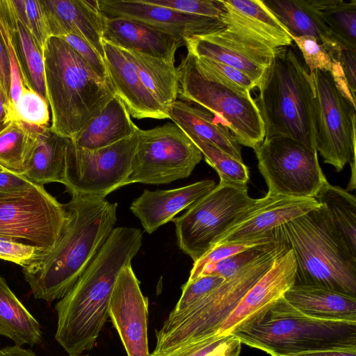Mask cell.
Listing matches in <instances>:
<instances>
[{"label":"cell","mask_w":356,"mask_h":356,"mask_svg":"<svg viewBox=\"0 0 356 356\" xmlns=\"http://www.w3.org/2000/svg\"><path fill=\"white\" fill-rule=\"evenodd\" d=\"M136 227H118L70 291L56 304L55 339L70 356L91 350L109 317V302L120 272L142 246Z\"/></svg>","instance_id":"obj_1"},{"label":"cell","mask_w":356,"mask_h":356,"mask_svg":"<svg viewBox=\"0 0 356 356\" xmlns=\"http://www.w3.org/2000/svg\"><path fill=\"white\" fill-rule=\"evenodd\" d=\"M68 222L54 248L23 268L33 296L61 299L92 261L117 221V203L104 197L72 196L65 204Z\"/></svg>","instance_id":"obj_2"},{"label":"cell","mask_w":356,"mask_h":356,"mask_svg":"<svg viewBox=\"0 0 356 356\" xmlns=\"http://www.w3.org/2000/svg\"><path fill=\"white\" fill-rule=\"evenodd\" d=\"M51 129L74 138L116 95L102 77L63 39L51 36L42 51Z\"/></svg>","instance_id":"obj_3"},{"label":"cell","mask_w":356,"mask_h":356,"mask_svg":"<svg viewBox=\"0 0 356 356\" xmlns=\"http://www.w3.org/2000/svg\"><path fill=\"white\" fill-rule=\"evenodd\" d=\"M257 88L264 138H289L316 149L313 80L292 48L276 51Z\"/></svg>","instance_id":"obj_4"},{"label":"cell","mask_w":356,"mask_h":356,"mask_svg":"<svg viewBox=\"0 0 356 356\" xmlns=\"http://www.w3.org/2000/svg\"><path fill=\"white\" fill-rule=\"evenodd\" d=\"M275 234L293 251L294 284L325 287L356 298V258L345 248L322 204L277 227Z\"/></svg>","instance_id":"obj_5"},{"label":"cell","mask_w":356,"mask_h":356,"mask_svg":"<svg viewBox=\"0 0 356 356\" xmlns=\"http://www.w3.org/2000/svg\"><path fill=\"white\" fill-rule=\"evenodd\" d=\"M234 335L242 344L270 356H287L356 346V321L314 318L298 311L282 297L261 321Z\"/></svg>","instance_id":"obj_6"},{"label":"cell","mask_w":356,"mask_h":356,"mask_svg":"<svg viewBox=\"0 0 356 356\" xmlns=\"http://www.w3.org/2000/svg\"><path fill=\"white\" fill-rule=\"evenodd\" d=\"M289 248L282 242L224 280L209 295L191 308L169 315L156 332L152 353L174 350L188 343L216 336L219 327L247 291Z\"/></svg>","instance_id":"obj_7"},{"label":"cell","mask_w":356,"mask_h":356,"mask_svg":"<svg viewBox=\"0 0 356 356\" xmlns=\"http://www.w3.org/2000/svg\"><path fill=\"white\" fill-rule=\"evenodd\" d=\"M177 68L178 97L213 113L240 145L254 149L264 140V123L250 91H243L204 76L190 52Z\"/></svg>","instance_id":"obj_8"},{"label":"cell","mask_w":356,"mask_h":356,"mask_svg":"<svg viewBox=\"0 0 356 356\" xmlns=\"http://www.w3.org/2000/svg\"><path fill=\"white\" fill-rule=\"evenodd\" d=\"M69 219L60 203L42 186L0 193V237L27 244L48 253L58 241Z\"/></svg>","instance_id":"obj_9"},{"label":"cell","mask_w":356,"mask_h":356,"mask_svg":"<svg viewBox=\"0 0 356 356\" xmlns=\"http://www.w3.org/2000/svg\"><path fill=\"white\" fill-rule=\"evenodd\" d=\"M256 199L247 185L220 181L215 188L172 221L179 249L195 262Z\"/></svg>","instance_id":"obj_10"},{"label":"cell","mask_w":356,"mask_h":356,"mask_svg":"<svg viewBox=\"0 0 356 356\" xmlns=\"http://www.w3.org/2000/svg\"><path fill=\"white\" fill-rule=\"evenodd\" d=\"M314 83L313 110L316 149L337 172L350 163L348 184L355 185V109L341 92L330 73L310 72Z\"/></svg>","instance_id":"obj_11"},{"label":"cell","mask_w":356,"mask_h":356,"mask_svg":"<svg viewBox=\"0 0 356 356\" xmlns=\"http://www.w3.org/2000/svg\"><path fill=\"white\" fill-rule=\"evenodd\" d=\"M129 183L164 184L191 175L202 154L175 123L139 129Z\"/></svg>","instance_id":"obj_12"},{"label":"cell","mask_w":356,"mask_h":356,"mask_svg":"<svg viewBox=\"0 0 356 356\" xmlns=\"http://www.w3.org/2000/svg\"><path fill=\"white\" fill-rule=\"evenodd\" d=\"M268 194L314 198L327 183L316 149L284 137L264 138L254 149Z\"/></svg>","instance_id":"obj_13"},{"label":"cell","mask_w":356,"mask_h":356,"mask_svg":"<svg viewBox=\"0 0 356 356\" xmlns=\"http://www.w3.org/2000/svg\"><path fill=\"white\" fill-rule=\"evenodd\" d=\"M138 133L111 145L87 149L69 144L65 171L66 192L71 196L106 197L129 185Z\"/></svg>","instance_id":"obj_14"},{"label":"cell","mask_w":356,"mask_h":356,"mask_svg":"<svg viewBox=\"0 0 356 356\" xmlns=\"http://www.w3.org/2000/svg\"><path fill=\"white\" fill-rule=\"evenodd\" d=\"M296 264L289 249L247 291L219 327L217 335L227 338L261 321L296 280Z\"/></svg>","instance_id":"obj_15"},{"label":"cell","mask_w":356,"mask_h":356,"mask_svg":"<svg viewBox=\"0 0 356 356\" xmlns=\"http://www.w3.org/2000/svg\"><path fill=\"white\" fill-rule=\"evenodd\" d=\"M109 318L127 356H151L147 337L148 299L131 265L120 273L113 289Z\"/></svg>","instance_id":"obj_16"},{"label":"cell","mask_w":356,"mask_h":356,"mask_svg":"<svg viewBox=\"0 0 356 356\" xmlns=\"http://www.w3.org/2000/svg\"><path fill=\"white\" fill-rule=\"evenodd\" d=\"M319 206L314 198H296L266 193L264 197L256 199L218 237L213 246L225 243L277 237L275 229L277 227Z\"/></svg>","instance_id":"obj_17"},{"label":"cell","mask_w":356,"mask_h":356,"mask_svg":"<svg viewBox=\"0 0 356 356\" xmlns=\"http://www.w3.org/2000/svg\"><path fill=\"white\" fill-rule=\"evenodd\" d=\"M105 17L136 21L186 40L207 35L220 29V19L184 13L143 0H97Z\"/></svg>","instance_id":"obj_18"},{"label":"cell","mask_w":356,"mask_h":356,"mask_svg":"<svg viewBox=\"0 0 356 356\" xmlns=\"http://www.w3.org/2000/svg\"><path fill=\"white\" fill-rule=\"evenodd\" d=\"M221 27L248 43L278 49L289 47V33L261 0H221Z\"/></svg>","instance_id":"obj_19"},{"label":"cell","mask_w":356,"mask_h":356,"mask_svg":"<svg viewBox=\"0 0 356 356\" xmlns=\"http://www.w3.org/2000/svg\"><path fill=\"white\" fill-rule=\"evenodd\" d=\"M188 52L233 67L248 75L257 87L277 49L247 43L222 27L185 40Z\"/></svg>","instance_id":"obj_20"},{"label":"cell","mask_w":356,"mask_h":356,"mask_svg":"<svg viewBox=\"0 0 356 356\" xmlns=\"http://www.w3.org/2000/svg\"><path fill=\"white\" fill-rule=\"evenodd\" d=\"M103 49L108 78L130 115L138 120L169 119L168 112L144 86L128 52L104 40Z\"/></svg>","instance_id":"obj_21"},{"label":"cell","mask_w":356,"mask_h":356,"mask_svg":"<svg viewBox=\"0 0 356 356\" xmlns=\"http://www.w3.org/2000/svg\"><path fill=\"white\" fill-rule=\"evenodd\" d=\"M216 186L213 179H204L182 187L155 191L145 190L130 206L145 231L154 232L161 225L188 209Z\"/></svg>","instance_id":"obj_22"},{"label":"cell","mask_w":356,"mask_h":356,"mask_svg":"<svg viewBox=\"0 0 356 356\" xmlns=\"http://www.w3.org/2000/svg\"><path fill=\"white\" fill-rule=\"evenodd\" d=\"M50 35H77L104 58L103 21L97 0H42Z\"/></svg>","instance_id":"obj_23"},{"label":"cell","mask_w":356,"mask_h":356,"mask_svg":"<svg viewBox=\"0 0 356 356\" xmlns=\"http://www.w3.org/2000/svg\"><path fill=\"white\" fill-rule=\"evenodd\" d=\"M103 40L121 49L136 51L175 63L184 38L123 18L104 17Z\"/></svg>","instance_id":"obj_24"},{"label":"cell","mask_w":356,"mask_h":356,"mask_svg":"<svg viewBox=\"0 0 356 356\" xmlns=\"http://www.w3.org/2000/svg\"><path fill=\"white\" fill-rule=\"evenodd\" d=\"M291 36H312L325 49L332 61H339L343 49L314 8L312 0H263Z\"/></svg>","instance_id":"obj_25"},{"label":"cell","mask_w":356,"mask_h":356,"mask_svg":"<svg viewBox=\"0 0 356 356\" xmlns=\"http://www.w3.org/2000/svg\"><path fill=\"white\" fill-rule=\"evenodd\" d=\"M70 140L54 132L51 127L40 130L28 152L22 175L39 186L51 182L65 185Z\"/></svg>","instance_id":"obj_26"},{"label":"cell","mask_w":356,"mask_h":356,"mask_svg":"<svg viewBox=\"0 0 356 356\" xmlns=\"http://www.w3.org/2000/svg\"><path fill=\"white\" fill-rule=\"evenodd\" d=\"M283 298L305 315L356 321V298L325 287L293 284Z\"/></svg>","instance_id":"obj_27"},{"label":"cell","mask_w":356,"mask_h":356,"mask_svg":"<svg viewBox=\"0 0 356 356\" xmlns=\"http://www.w3.org/2000/svg\"><path fill=\"white\" fill-rule=\"evenodd\" d=\"M139 129L124 103L115 95L72 140L80 147L96 149L129 138Z\"/></svg>","instance_id":"obj_28"},{"label":"cell","mask_w":356,"mask_h":356,"mask_svg":"<svg viewBox=\"0 0 356 356\" xmlns=\"http://www.w3.org/2000/svg\"><path fill=\"white\" fill-rule=\"evenodd\" d=\"M169 119L186 133L216 145L243 161L241 147L229 130L209 111L176 100L168 111Z\"/></svg>","instance_id":"obj_29"},{"label":"cell","mask_w":356,"mask_h":356,"mask_svg":"<svg viewBox=\"0 0 356 356\" xmlns=\"http://www.w3.org/2000/svg\"><path fill=\"white\" fill-rule=\"evenodd\" d=\"M0 335L13 340L16 346H33L40 343L42 331L30 314L0 276Z\"/></svg>","instance_id":"obj_30"},{"label":"cell","mask_w":356,"mask_h":356,"mask_svg":"<svg viewBox=\"0 0 356 356\" xmlns=\"http://www.w3.org/2000/svg\"><path fill=\"white\" fill-rule=\"evenodd\" d=\"M126 51L136 66L145 88L168 112L178 97L179 74L175 63L136 51Z\"/></svg>","instance_id":"obj_31"},{"label":"cell","mask_w":356,"mask_h":356,"mask_svg":"<svg viewBox=\"0 0 356 356\" xmlns=\"http://www.w3.org/2000/svg\"><path fill=\"white\" fill-rule=\"evenodd\" d=\"M314 199L322 204L346 250L356 258V200L355 195L329 182Z\"/></svg>","instance_id":"obj_32"},{"label":"cell","mask_w":356,"mask_h":356,"mask_svg":"<svg viewBox=\"0 0 356 356\" xmlns=\"http://www.w3.org/2000/svg\"><path fill=\"white\" fill-rule=\"evenodd\" d=\"M312 2L341 46L356 51V0H312Z\"/></svg>","instance_id":"obj_33"},{"label":"cell","mask_w":356,"mask_h":356,"mask_svg":"<svg viewBox=\"0 0 356 356\" xmlns=\"http://www.w3.org/2000/svg\"><path fill=\"white\" fill-rule=\"evenodd\" d=\"M41 129L13 120L0 131V165L6 170L22 175L28 152Z\"/></svg>","instance_id":"obj_34"},{"label":"cell","mask_w":356,"mask_h":356,"mask_svg":"<svg viewBox=\"0 0 356 356\" xmlns=\"http://www.w3.org/2000/svg\"><path fill=\"white\" fill-rule=\"evenodd\" d=\"M5 3L13 24L21 60L26 76L32 88L47 99L42 52L14 12L10 1L5 0Z\"/></svg>","instance_id":"obj_35"},{"label":"cell","mask_w":356,"mask_h":356,"mask_svg":"<svg viewBox=\"0 0 356 356\" xmlns=\"http://www.w3.org/2000/svg\"><path fill=\"white\" fill-rule=\"evenodd\" d=\"M0 38L10 65V98L12 106L17 102L22 88L31 87L21 60L16 35L5 0H0Z\"/></svg>","instance_id":"obj_36"},{"label":"cell","mask_w":356,"mask_h":356,"mask_svg":"<svg viewBox=\"0 0 356 356\" xmlns=\"http://www.w3.org/2000/svg\"><path fill=\"white\" fill-rule=\"evenodd\" d=\"M186 134L200 150L206 162L217 172L220 181L247 185L250 178L249 170L243 161L234 158L212 143L192 134Z\"/></svg>","instance_id":"obj_37"},{"label":"cell","mask_w":356,"mask_h":356,"mask_svg":"<svg viewBox=\"0 0 356 356\" xmlns=\"http://www.w3.org/2000/svg\"><path fill=\"white\" fill-rule=\"evenodd\" d=\"M13 107V120L35 129L51 127L50 107L47 99L31 87L24 86Z\"/></svg>","instance_id":"obj_38"},{"label":"cell","mask_w":356,"mask_h":356,"mask_svg":"<svg viewBox=\"0 0 356 356\" xmlns=\"http://www.w3.org/2000/svg\"><path fill=\"white\" fill-rule=\"evenodd\" d=\"M12 8L43 51L50 35L42 0H9Z\"/></svg>","instance_id":"obj_39"},{"label":"cell","mask_w":356,"mask_h":356,"mask_svg":"<svg viewBox=\"0 0 356 356\" xmlns=\"http://www.w3.org/2000/svg\"><path fill=\"white\" fill-rule=\"evenodd\" d=\"M194 57L197 69L208 78L243 91L250 92L257 87L248 75L233 67L204 57Z\"/></svg>","instance_id":"obj_40"},{"label":"cell","mask_w":356,"mask_h":356,"mask_svg":"<svg viewBox=\"0 0 356 356\" xmlns=\"http://www.w3.org/2000/svg\"><path fill=\"white\" fill-rule=\"evenodd\" d=\"M276 241H279L277 237H268L247 241L225 243L215 245L194 262L188 281H193L199 277L203 269L210 264L247 249Z\"/></svg>","instance_id":"obj_41"},{"label":"cell","mask_w":356,"mask_h":356,"mask_svg":"<svg viewBox=\"0 0 356 356\" xmlns=\"http://www.w3.org/2000/svg\"><path fill=\"white\" fill-rule=\"evenodd\" d=\"M279 242L255 246L210 264L203 269L200 276L210 275L220 277L224 280L227 279L261 255L273 249Z\"/></svg>","instance_id":"obj_42"},{"label":"cell","mask_w":356,"mask_h":356,"mask_svg":"<svg viewBox=\"0 0 356 356\" xmlns=\"http://www.w3.org/2000/svg\"><path fill=\"white\" fill-rule=\"evenodd\" d=\"M224 279L215 275H202L193 281H187L182 286L181 295L169 315H177L197 304Z\"/></svg>","instance_id":"obj_43"},{"label":"cell","mask_w":356,"mask_h":356,"mask_svg":"<svg viewBox=\"0 0 356 356\" xmlns=\"http://www.w3.org/2000/svg\"><path fill=\"white\" fill-rule=\"evenodd\" d=\"M291 36V35H290ZM300 50L309 72L320 70L332 73L333 61L325 49L312 36H291Z\"/></svg>","instance_id":"obj_44"},{"label":"cell","mask_w":356,"mask_h":356,"mask_svg":"<svg viewBox=\"0 0 356 356\" xmlns=\"http://www.w3.org/2000/svg\"><path fill=\"white\" fill-rule=\"evenodd\" d=\"M150 4L177 11L220 19L223 13L221 0H143Z\"/></svg>","instance_id":"obj_45"},{"label":"cell","mask_w":356,"mask_h":356,"mask_svg":"<svg viewBox=\"0 0 356 356\" xmlns=\"http://www.w3.org/2000/svg\"><path fill=\"white\" fill-rule=\"evenodd\" d=\"M47 252L35 247L0 237V259L27 268L41 259Z\"/></svg>","instance_id":"obj_46"},{"label":"cell","mask_w":356,"mask_h":356,"mask_svg":"<svg viewBox=\"0 0 356 356\" xmlns=\"http://www.w3.org/2000/svg\"><path fill=\"white\" fill-rule=\"evenodd\" d=\"M102 77L109 79L104 58L87 41L75 35L60 37Z\"/></svg>","instance_id":"obj_47"},{"label":"cell","mask_w":356,"mask_h":356,"mask_svg":"<svg viewBox=\"0 0 356 356\" xmlns=\"http://www.w3.org/2000/svg\"><path fill=\"white\" fill-rule=\"evenodd\" d=\"M224 339L216 335L188 343L168 352L151 353V356H205Z\"/></svg>","instance_id":"obj_48"},{"label":"cell","mask_w":356,"mask_h":356,"mask_svg":"<svg viewBox=\"0 0 356 356\" xmlns=\"http://www.w3.org/2000/svg\"><path fill=\"white\" fill-rule=\"evenodd\" d=\"M339 62L343 70L350 92L353 98L355 100L356 51L346 48L341 49L339 55Z\"/></svg>","instance_id":"obj_49"},{"label":"cell","mask_w":356,"mask_h":356,"mask_svg":"<svg viewBox=\"0 0 356 356\" xmlns=\"http://www.w3.org/2000/svg\"><path fill=\"white\" fill-rule=\"evenodd\" d=\"M33 183L22 175L10 171L0 172V193L22 191L30 188Z\"/></svg>","instance_id":"obj_50"},{"label":"cell","mask_w":356,"mask_h":356,"mask_svg":"<svg viewBox=\"0 0 356 356\" xmlns=\"http://www.w3.org/2000/svg\"><path fill=\"white\" fill-rule=\"evenodd\" d=\"M242 343L235 336L232 335L221 341L205 356H239Z\"/></svg>","instance_id":"obj_51"},{"label":"cell","mask_w":356,"mask_h":356,"mask_svg":"<svg viewBox=\"0 0 356 356\" xmlns=\"http://www.w3.org/2000/svg\"><path fill=\"white\" fill-rule=\"evenodd\" d=\"M287 356H356V346L339 347L308 351Z\"/></svg>","instance_id":"obj_52"},{"label":"cell","mask_w":356,"mask_h":356,"mask_svg":"<svg viewBox=\"0 0 356 356\" xmlns=\"http://www.w3.org/2000/svg\"><path fill=\"white\" fill-rule=\"evenodd\" d=\"M10 65L3 44L0 38V86L10 97ZM11 101V100H10Z\"/></svg>","instance_id":"obj_53"},{"label":"cell","mask_w":356,"mask_h":356,"mask_svg":"<svg viewBox=\"0 0 356 356\" xmlns=\"http://www.w3.org/2000/svg\"><path fill=\"white\" fill-rule=\"evenodd\" d=\"M13 120L10 98L0 86V131Z\"/></svg>","instance_id":"obj_54"},{"label":"cell","mask_w":356,"mask_h":356,"mask_svg":"<svg viewBox=\"0 0 356 356\" xmlns=\"http://www.w3.org/2000/svg\"><path fill=\"white\" fill-rule=\"evenodd\" d=\"M0 356H37L31 350L21 346H8L0 350Z\"/></svg>","instance_id":"obj_55"},{"label":"cell","mask_w":356,"mask_h":356,"mask_svg":"<svg viewBox=\"0 0 356 356\" xmlns=\"http://www.w3.org/2000/svg\"><path fill=\"white\" fill-rule=\"evenodd\" d=\"M6 170L3 167L0 165V172Z\"/></svg>","instance_id":"obj_56"},{"label":"cell","mask_w":356,"mask_h":356,"mask_svg":"<svg viewBox=\"0 0 356 356\" xmlns=\"http://www.w3.org/2000/svg\"><path fill=\"white\" fill-rule=\"evenodd\" d=\"M79 356H89V355H79Z\"/></svg>","instance_id":"obj_57"}]
</instances>
